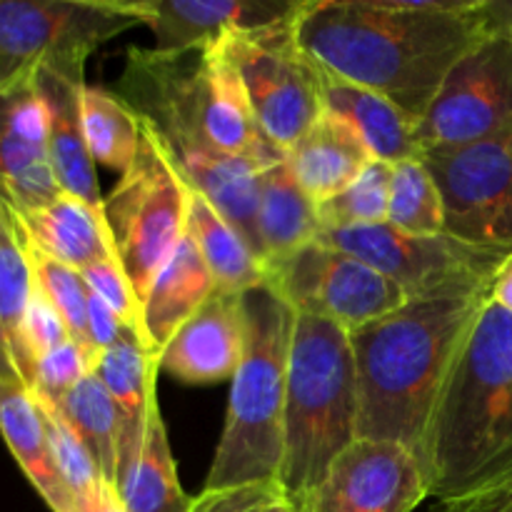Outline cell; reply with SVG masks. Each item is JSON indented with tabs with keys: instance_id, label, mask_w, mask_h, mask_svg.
Segmentation results:
<instances>
[{
	"instance_id": "6da1fadb",
	"label": "cell",
	"mask_w": 512,
	"mask_h": 512,
	"mask_svg": "<svg viewBox=\"0 0 512 512\" xmlns=\"http://www.w3.org/2000/svg\"><path fill=\"white\" fill-rule=\"evenodd\" d=\"M115 95L150 125L190 188L208 198L260 255V170L285 155L265 143L233 70L215 45L128 48Z\"/></svg>"
},
{
	"instance_id": "7a4b0ae2",
	"label": "cell",
	"mask_w": 512,
	"mask_h": 512,
	"mask_svg": "<svg viewBox=\"0 0 512 512\" xmlns=\"http://www.w3.org/2000/svg\"><path fill=\"white\" fill-rule=\"evenodd\" d=\"M295 30L328 73L383 95L415 125L488 33L478 0H305Z\"/></svg>"
},
{
	"instance_id": "3957f363",
	"label": "cell",
	"mask_w": 512,
	"mask_h": 512,
	"mask_svg": "<svg viewBox=\"0 0 512 512\" xmlns=\"http://www.w3.org/2000/svg\"><path fill=\"white\" fill-rule=\"evenodd\" d=\"M490 293L493 288H478L408 300L350 333L360 398L358 438L398 443L423 460L440 390Z\"/></svg>"
},
{
	"instance_id": "277c9868",
	"label": "cell",
	"mask_w": 512,
	"mask_h": 512,
	"mask_svg": "<svg viewBox=\"0 0 512 512\" xmlns=\"http://www.w3.org/2000/svg\"><path fill=\"white\" fill-rule=\"evenodd\" d=\"M420 463L435 500L512 473V313L493 300L440 390Z\"/></svg>"
},
{
	"instance_id": "5b68a950",
	"label": "cell",
	"mask_w": 512,
	"mask_h": 512,
	"mask_svg": "<svg viewBox=\"0 0 512 512\" xmlns=\"http://www.w3.org/2000/svg\"><path fill=\"white\" fill-rule=\"evenodd\" d=\"M245 353L230 380L223 433L205 490L278 485L295 310L268 283L243 293Z\"/></svg>"
},
{
	"instance_id": "8992f818",
	"label": "cell",
	"mask_w": 512,
	"mask_h": 512,
	"mask_svg": "<svg viewBox=\"0 0 512 512\" xmlns=\"http://www.w3.org/2000/svg\"><path fill=\"white\" fill-rule=\"evenodd\" d=\"M360 398L348 330L318 318L295 323L285 393L280 490L308 512L335 460L358 440Z\"/></svg>"
},
{
	"instance_id": "52a82bcc",
	"label": "cell",
	"mask_w": 512,
	"mask_h": 512,
	"mask_svg": "<svg viewBox=\"0 0 512 512\" xmlns=\"http://www.w3.org/2000/svg\"><path fill=\"white\" fill-rule=\"evenodd\" d=\"M190 200V183L158 133L140 120L138 153L103 203L115 260L140 305L158 270L188 233Z\"/></svg>"
},
{
	"instance_id": "ba28073f",
	"label": "cell",
	"mask_w": 512,
	"mask_h": 512,
	"mask_svg": "<svg viewBox=\"0 0 512 512\" xmlns=\"http://www.w3.org/2000/svg\"><path fill=\"white\" fill-rule=\"evenodd\" d=\"M295 18L213 43L233 70L258 133L283 155L325 113L323 68L300 45Z\"/></svg>"
},
{
	"instance_id": "9c48e42d",
	"label": "cell",
	"mask_w": 512,
	"mask_h": 512,
	"mask_svg": "<svg viewBox=\"0 0 512 512\" xmlns=\"http://www.w3.org/2000/svg\"><path fill=\"white\" fill-rule=\"evenodd\" d=\"M143 25L133 0H0V93L50 65H78Z\"/></svg>"
},
{
	"instance_id": "30bf717a",
	"label": "cell",
	"mask_w": 512,
	"mask_h": 512,
	"mask_svg": "<svg viewBox=\"0 0 512 512\" xmlns=\"http://www.w3.org/2000/svg\"><path fill=\"white\" fill-rule=\"evenodd\" d=\"M315 243L355 255L393 280L408 300L493 288L500 268L512 255L508 250L465 243L450 233H400L388 223L348 230L323 228Z\"/></svg>"
},
{
	"instance_id": "8fae6325",
	"label": "cell",
	"mask_w": 512,
	"mask_h": 512,
	"mask_svg": "<svg viewBox=\"0 0 512 512\" xmlns=\"http://www.w3.org/2000/svg\"><path fill=\"white\" fill-rule=\"evenodd\" d=\"M265 283L300 318H318L338 328H365L408 303V295L368 263L323 243H310L265 263Z\"/></svg>"
},
{
	"instance_id": "7c38bea8",
	"label": "cell",
	"mask_w": 512,
	"mask_h": 512,
	"mask_svg": "<svg viewBox=\"0 0 512 512\" xmlns=\"http://www.w3.org/2000/svg\"><path fill=\"white\" fill-rule=\"evenodd\" d=\"M445 208V233L512 253V128L460 148L423 150Z\"/></svg>"
},
{
	"instance_id": "4fadbf2b",
	"label": "cell",
	"mask_w": 512,
	"mask_h": 512,
	"mask_svg": "<svg viewBox=\"0 0 512 512\" xmlns=\"http://www.w3.org/2000/svg\"><path fill=\"white\" fill-rule=\"evenodd\" d=\"M512 128V35L488 30L445 78L420 120V153L460 148Z\"/></svg>"
},
{
	"instance_id": "5bb4252c",
	"label": "cell",
	"mask_w": 512,
	"mask_h": 512,
	"mask_svg": "<svg viewBox=\"0 0 512 512\" xmlns=\"http://www.w3.org/2000/svg\"><path fill=\"white\" fill-rule=\"evenodd\" d=\"M425 498L428 478L410 450L358 438L335 460L308 512H413Z\"/></svg>"
},
{
	"instance_id": "9a60e30c",
	"label": "cell",
	"mask_w": 512,
	"mask_h": 512,
	"mask_svg": "<svg viewBox=\"0 0 512 512\" xmlns=\"http://www.w3.org/2000/svg\"><path fill=\"white\" fill-rule=\"evenodd\" d=\"M48 143V113L35 78L0 93V198L15 215L60 198Z\"/></svg>"
},
{
	"instance_id": "2e32d148",
	"label": "cell",
	"mask_w": 512,
	"mask_h": 512,
	"mask_svg": "<svg viewBox=\"0 0 512 512\" xmlns=\"http://www.w3.org/2000/svg\"><path fill=\"white\" fill-rule=\"evenodd\" d=\"M158 50L208 48L228 33L270 28L295 18L303 0H133Z\"/></svg>"
},
{
	"instance_id": "e0dca14e",
	"label": "cell",
	"mask_w": 512,
	"mask_h": 512,
	"mask_svg": "<svg viewBox=\"0 0 512 512\" xmlns=\"http://www.w3.org/2000/svg\"><path fill=\"white\" fill-rule=\"evenodd\" d=\"M245 353L243 293L215 290L178 328L158 368L190 385L233 380Z\"/></svg>"
},
{
	"instance_id": "ac0fdd59",
	"label": "cell",
	"mask_w": 512,
	"mask_h": 512,
	"mask_svg": "<svg viewBox=\"0 0 512 512\" xmlns=\"http://www.w3.org/2000/svg\"><path fill=\"white\" fill-rule=\"evenodd\" d=\"M35 88L48 113V143L55 178L63 193L85 200L103 210L95 160L83 133V90L85 68L78 65H50L38 70Z\"/></svg>"
},
{
	"instance_id": "d6986e66",
	"label": "cell",
	"mask_w": 512,
	"mask_h": 512,
	"mask_svg": "<svg viewBox=\"0 0 512 512\" xmlns=\"http://www.w3.org/2000/svg\"><path fill=\"white\" fill-rule=\"evenodd\" d=\"M158 370V358L148 350L140 330L125 325L120 338L93 365V375L105 385L123 418L118 480L128 473L145 443L150 410L158 403Z\"/></svg>"
},
{
	"instance_id": "ffe728a7",
	"label": "cell",
	"mask_w": 512,
	"mask_h": 512,
	"mask_svg": "<svg viewBox=\"0 0 512 512\" xmlns=\"http://www.w3.org/2000/svg\"><path fill=\"white\" fill-rule=\"evenodd\" d=\"M218 290L198 245L185 233L175 253L155 275L140 305V335L155 358H160L180 325Z\"/></svg>"
},
{
	"instance_id": "44dd1931",
	"label": "cell",
	"mask_w": 512,
	"mask_h": 512,
	"mask_svg": "<svg viewBox=\"0 0 512 512\" xmlns=\"http://www.w3.org/2000/svg\"><path fill=\"white\" fill-rule=\"evenodd\" d=\"M373 160L353 128L328 110L285 153L293 178L318 205L343 193Z\"/></svg>"
},
{
	"instance_id": "7402d4cb",
	"label": "cell",
	"mask_w": 512,
	"mask_h": 512,
	"mask_svg": "<svg viewBox=\"0 0 512 512\" xmlns=\"http://www.w3.org/2000/svg\"><path fill=\"white\" fill-rule=\"evenodd\" d=\"M323 105L328 113L353 128L375 160L395 165L420 158V143L415 135L418 125L383 95L323 68Z\"/></svg>"
},
{
	"instance_id": "603a6c76",
	"label": "cell",
	"mask_w": 512,
	"mask_h": 512,
	"mask_svg": "<svg viewBox=\"0 0 512 512\" xmlns=\"http://www.w3.org/2000/svg\"><path fill=\"white\" fill-rule=\"evenodd\" d=\"M15 218L33 248L70 268L85 270L100 260L115 258L103 210L75 195L63 193L45 208Z\"/></svg>"
},
{
	"instance_id": "cb8c5ba5",
	"label": "cell",
	"mask_w": 512,
	"mask_h": 512,
	"mask_svg": "<svg viewBox=\"0 0 512 512\" xmlns=\"http://www.w3.org/2000/svg\"><path fill=\"white\" fill-rule=\"evenodd\" d=\"M33 270L18 218L0 198V380L33 385V363L25 353L23 323L33 298Z\"/></svg>"
},
{
	"instance_id": "d4e9b609",
	"label": "cell",
	"mask_w": 512,
	"mask_h": 512,
	"mask_svg": "<svg viewBox=\"0 0 512 512\" xmlns=\"http://www.w3.org/2000/svg\"><path fill=\"white\" fill-rule=\"evenodd\" d=\"M0 435L50 512H75L73 500L65 493L50 458L48 433L38 400L23 383L0 380Z\"/></svg>"
},
{
	"instance_id": "484cf974",
	"label": "cell",
	"mask_w": 512,
	"mask_h": 512,
	"mask_svg": "<svg viewBox=\"0 0 512 512\" xmlns=\"http://www.w3.org/2000/svg\"><path fill=\"white\" fill-rule=\"evenodd\" d=\"M320 230L318 203L300 188L288 163L280 160L260 170L258 238L263 263L315 243Z\"/></svg>"
},
{
	"instance_id": "4316f807",
	"label": "cell",
	"mask_w": 512,
	"mask_h": 512,
	"mask_svg": "<svg viewBox=\"0 0 512 512\" xmlns=\"http://www.w3.org/2000/svg\"><path fill=\"white\" fill-rule=\"evenodd\" d=\"M115 490L128 512H190L193 508L195 495H188L180 485L178 465L158 403L150 410L140 455L118 480Z\"/></svg>"
},
{
	"instance_id": "83f0119b",
	"label": "cell",
	"mask_w": 512,
	"mask_h": 512,
	"mask_svg": "<svg viewBox=\"0 0 512 512\" xmlns=\"http://www.w3.org/2000/svg\"><path fill=\"white\" fill-rule=\"evenodd\" d=\"M188 233L213 273L218 290L245 293L265 283V263L260 255L250 248L238 228L195 190L190 200Z\"/></svg>"
},
{
	"instance_id": "f1b7e54d",
	"label": "cell",
	"mask_w": 512,
	"mask_h": 512,
	"mask_svg": "<svg viewBox=\"0 0 512 512\" xmlns=\"http://www.w3.org/2000/svg\"><path fill=\"white\" fill-rule=\"evenodd\" d=\"M50 408H55V413L68 423V428L93 455L103 483L115 488L120 468V443H123V418L105 385L93 373L85 375L58 405H50Z\"/></svg>"
},
{
	"instance_id": "f546056e",
	"label": "cell",
	"mask_w": 512,
	"mask_h": 512,
	"mask_svg": "<svg viewBox=\"0 0 512 512\" xmlns=\"http://www.w3.org/2000/svg\"><path fill=\"white\" fill-rule=\"evenodd\" d=\"M83 133L95 163L123 175L138 153L140 118L113 90L85 85Z\"/></svg>"
},
{
	"instance_id": "4dcf8cb0",
	"label": "cell",
	"mask_w": 512,
	"mask_h": 512,
	"mask_svg": "<svg viewBox=\"0 0 512 512\" xmlns=\"http://www.w3.org/2000/svg\"><path fill=\"white\" fill-rule=\"evenodd\" d=\"M388 225L408 235L445 233L443 195L420 158L393 165Z\"/></svg>"
},
{
	"instance_id": "1f68e13d",
	"label": "cell",
	"mask_w": 512,
	"mask_h": 512,
	"mask_svg": "<svg viewBox=\"0 0 512 512\" xmlns=\"http://www.w3.org/2000/svg\"><path fill=\"white\" fill-rule=\"evenodd\" d=\"M393 163L373 160L343 193L318 205L320 225L328 230L370 228L388 223Z\"/></svg>"
},
{
	"instance_id": "d6a6232c",
	"label": "cell",
	"mask_w": 512,
	"mask_h": 512,
	"mask_svg": "<svg viewBox=\"0 0 512 512\" xmlns=\"http://www.w3.org/2000/svg\"><path fill=\"white\" fill-rule=\"evenodd\" d=\"M20 233H23V230H20ZM23 243L30 260V270H33L35 290L58 310L63 323L68 325L70 338H73L75 343L88 353V358L93 360L88 343V283H85L83 273L70 268V265L48 258V255L40 253L38 248H33L25 238Z\"/></svg>"
},
{
	"instance_id": "836d02e7",
	"label": "cell",
	"mask_w": 512,
	"mask_h": 512,
	"mask_svg": "<svg viewBox=\"0 0 512 512\" xmlns=\"http://www.w3.org/2000/svg\"><path fill=\"white\" fill-rule=\"evenodd\" d=\"M38 405L40 413H43L45 433H48L50 458H53L55 473H58L65 493L70 495L73 508L78 512L83 505H88L90 500L98 498L100 490L105 488V483L103 478H100V470L98 465H95L93 455H90L88 448L80 443L78 435L68 428V423H65V420L55 413V408H50L48 403L38 400Z\"/></svg>"
},
{
	"instance_id": "e575fe53",
	"label": "cell",
	"mask_w": 512,
	"mask_h": 512,
	"mask_svg": "<svg viewBox=\"0 0 512 512\" xmlns=\"http://www.w3.org/2000/svg\"><path fill=\"white\" fill-rule=\"evenodd\" d=\"M90 373H93V360L75 340H68L35 363L30 393L43 403L58 405Z\"/></svg>"
},
{
	"instance_id": "d590c367",
	"label": "cell",
	"mask_w": 512,
	"mask_h": 512,
	"mask_svg": "<svg viewBox=\"0 0 512 512\" xmlns=\"http://www.w3.org/2000/svg\"><path fill=\"white\" fill-rule=\"evenodd\" d=\"M80 273H83L88 288L113 308V313L118 315L125 328L140 330V303L135 298L133 285H130L123 268L118 265V260H100V263L90 265V268L80 270Z\"/></svg>"
},
{
	"instance_id": "8d00e7d4",
	"label": "cell",
	"mask_w": 512,
	"mask_h": 512,
	"mask_svg": "<svg viewBox=\"0 0 512 512\" xmlns=\"http://www.w3.org/2000/svg\"><path fill=\"white\" fill-rule=\"evenodd\" d=\"M70 333L68 325L63 323L58 310L38 293L33 290V298H30L28 313H25L23 323V343L25 353H28L30 363H33V375H35V363H38L43 355H48L50 350H55L58 345L68 343Z\"/></svg>"
},
{
	"instance_id": "74e56055",
	"label": "cell",
	"mask_w": 512,
	"mask_h": 512,
	"mask_svg": "<svg viewBox=\"0 0 512 512\" xmlns=\"http://www.w3.org/2000/svg\"><path fill=\"white\" fill-rule=\"evenodd\" d=\"M283 500L280 485H243L230 490H203L190 512H268Z\"/></svg>"
},
{
	"instance_id": "f35d334b",
	"label": "cell",
	"mask_w": 512,
	"mask_h": 512,
	"mask_svg": "<svg viewBox=\"0 0 512 512\" xmlns=\"http://www.w3.org/2000/svg\"><path fill=\"white\" fill-rule=\"evenodd\" d=\"M120 330H123V323L113 313V308L88 288V343L90 353H93V365L98 355L105 353L120 338Z\"/></svg>"
},
{
	"instance_id": "ab89813d",
	"label": "cell",
	"mask_w": 512,
	"mask_h": 512,
	"mask_svg": "<svg viewBox=\"0 0 512 512\" xmlns=\"http://www.w3.org/2000/svg\"><path fill=\"white\" fill-rule=\"evenodd\" d=\"M485 28L512 35V0H478Z\"/></svg>"
},
{
	"instance_id": "60d3db41",
	"label": "cell",
	"mask_w": 512,
	"mask_h": 512,
	"mask_svg": "<svg viewBox=\"0 0 512 512\" xmlns=\"http://www.w3.org/2000/svg\"><path fill=\"white\" fill-rule=\"evenodd\" d=\"M490 300H493V303H498L500 308L508 310V313H512V255H510L508 263L500 268L498 278H495Z\"/></svg>"
},
{
	"instance_id": "b9f144b4",
	"label": "cell",
	"mask_w": 512,
	"mask_h": 512,
	"mask_svg": "<svg viewBox=\"0 0 512 512\" xmlns=\"http://www.w3.org/2000/svg\"><path fill=\"white\" fill-rule=\"evenodd\" d=\"M78 512H128L125 510L123 500H120L118 490L110 488V485H105L103 490H100V495L95 500H90L88 505H83Z\"/></svg>"
},
{
	"instance_id": "7bdbcfd3",
	"label": "cell",
	"mask_w": 512,
	"mask_h": 512,
	"mask_svg": "<svg viewBox=\"0 0 512 512\" xmlns=\"http://www.w3.org/2000/svg\"><path fill=\"white\" fill-rule=\"evenodd\" d=\"M268 512H298V508H295V505H290L288 500L283 498V500H280V503H275Z\"/></svg>"
},
{
	"instance_id": "ee69618b",
	"label": "cell",
	"mask_w": 512,
	"mask_h": 512,
	"mask_svg": "<svg viewBox=\"0 0 512 512\" xmlns=\"http://www.w3.org/2000/svg\"><path fill=\"white\" fill-rule=\"evenodd\" d=\"M508 512H512V508H510V510H508Z\"/></svg>"
}]
</instances>
